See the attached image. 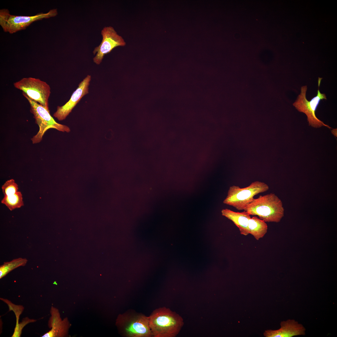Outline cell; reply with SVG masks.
<instances>
[{"instance_id":"obj_4","label":"cell","mask_w":337,"mask_h":337,"mask_svg":"<svg viewBox=\"0 0 337 337\" xmlns=\"http://www.w3.org/2000/svg\"><path fill=\"white\" fill-rule=\"evenodd\" d=\"M269 189L266 184L258 181L252 182L248 186L244 188L233 185L229 188L223 203L238 210H244L252 202L255 195L266 192Z\"/></svg>"},{"instance_id":"obj_13","label":"cell","mask_w":337,"mask_h":337,"mask_svg":"<svg viewBox=\"0 0 337 337\" xmlns=\"http://www.w3.org/2000/svg\"><path fill=\"white\" fill-rule=\"evenodd\" d=\"M248 227L249 234L258 240L263 237L267 232L268 226L266 222L256 217H253L249 220Z\"/></svg>"},{"instance_id":"obj_6","label":"cell","mask_w":337,"mask_h":337,"mask_svg":"<svg viewBox=\"0 0 337 337\" xmlns=\"http://www.w3.org/2000/svg\"><path fill=\"white\" fill-rule=\"evenodd\" d=\"M57 14V9H53L46 13L32 16H16L10 14L8 9H2L0 10V25L4 32L12 34L25 29L33 22L55 17Z\"/></svg>"},{"instance_id":"obj_16","label":"cell","mask_w":337,"mask_h":337,"mask_svg":"<svg viewBox=\"0 0 337 337\" xmlns=\"http://www.w3.org/2000/svg\"><path fill=\"white\" fill-rule=\"evenodd\" d=\"M27 261V260L26 258H19L10 261L4 262L0 266V279L5 276L15 268L25 266Z\"/></svg>"},{"instance_id":"obj_3","label":"cell","mask_w":337,"mask_h":337,"mask_svg":"<svg viewBox=\"0 0 337 337\" xmlns=\"http://www.w3.org/2000/svg\"><path fill=\"white\" fill-rule=\"evenodd\" d=\"M115 325L120 334L125 337H153L149 316L130 310L118 316Z\"/></svg>"},{"instance_id":"obj_15","label":"cell","mask_w":337,"mask_h":337,"mask_svg":"<svg viewBox=\"0 0 337 337\" xmlns=\"http://www.w3.org/2000/svg\"><path fill=\"white\" fill-rule=\"evenodd\" d=\"M1 203L11 211L24 205L22 194L20 191L11 195L4 196Z\"/></svg>"},{"instance_id":"obj_14","label":"cell","mask_w":337,"mask_h":337,"mask_svg":"<svg viewBox=\"0 0 337 337\" xmlns=\"http://www.w3.org/2000/svg\"><path fill=\"white\" fill-rule=\"evenodd\" d=\"M71 324L67 318H64L59 324L51 328V330L42 337H64L67 336Z\"/></svg>"},{"instance_id":"obj_7","label":"cell","mask_w":337,"mask_h":337,"mask_svg":"<svg viewBox=\"0 0 337 337\" xmlns=\"http://www.w3.org/2000/svg\"><path fill=\"white\" fill-rule=\"evenodd\" d=\"M318 78V89L317 95L310 101L308 100L306 95L307 86L306 85L302 86L301 87L300 93L293 104V105L299 112L304 113L306 115L310 125L316 128L325 126L331 129V127L317 118L315 115V111L320 101L323 99H327L325 94L321 93L320 91L319 87L322 78L319 77Z\"/></svg>"},{"instance_id":"obj_10","label":"cell","mask_w":337,"mask_h":337,"mask_svg":"<svg viewBox=\"0 0 337 337\" xmlns=\"http://www.w3.org/2000/svg\"><path fill=\"white\" fill-rule=\"evenodd\" d=\"M91 76L88 75L79 84L77 89L73 92L70 100L64 105L58 106L53 116L58 120H65L81 98L89 93V86Z\"/></svg>"},{"instance_id":"obj_9","label":"cell","mask_w":337,"mask_h":337,"mask_svg":"<svg viewBox=\"0 0 337 337\" xmlns=\"http://www.w3.org/2000/svg\"><path fill=\"white\" fill-rule=\"evenodd\" d=\"M102 39L100 45L96 47L93 53L95 56L93 61L97 65L101 62L104 56L110 52L114 48L119 46H124L126 45L124 39L119 36L113 27H105L101 31Z\"/></svg>"},{"instance_id":"obj_11","label":"cell","mask_w":337,"mask_h":337,"mask_svg":"<svg viewBox=\"0 0 337 337\" xmlns=\"http://www.w3.org/2000/svg\"><path fill=\"white\" fill-rule=\"evenodd\" d=\"M281 328L275 330L265 331L264 336L266 337H291L298 335H304L305 329L301 324L293 320L282 321Z\"/></svg>"},{"instance_id":"obj_5","label":"cell","mask_w":337,"mask_h":337,"mask_svg":"<svg viewBox=\"0 0 337 337\" xmlns=\"http://www.w3.org/2000/svg\"><path fill=\"white\" fill-rule=\"evenodd\" d=\"M22 95L29 103L30 112L33 115L35 123L39 127L38 132L31 139L32 144H35L41 142L45 133L50 129H56L62 132L68 133L70 131V129L68 126L56 121L51 115L50 111L30 98L24 93L22 92Z\"/></svg>"},{"instance_id":"obj_18","label":"cell","mask_w":337,"mask_h":337,"mask_svg":"<svg viewBox=\"0 0 337 337\" xmlns=\"http://www.w3.org/2000/svg\"><path fill=\"white\" fill-rule=\"evenodd\" d=\"M50 314L51 316L48 321V325L51 329L60 323L62 320L61 318L59 311L57 308L51 306Z\"/></svg>"},{"instance_id":"obj_12","label":"cell","mask_w":337,"mask_h":337,"mask_svg":"<svg viewBox=\"0 0 337 337\" xmlns=\"http://www.w3.org/2000/svg\"><path fill=\"white\" fill-rule=\"evenodd\" d=\"M221 212L222 216L233 222L238 228L241 234L247 236L249 234L248 225L250 215L244 211L235 212L228 209H222Z\"/></svg>"},{"instance_id":"obj_17","label":"cell","mask_w":337,"mask_h":337,"mask_svg":"<svg viewBox=\"0 0 337 337\" xmlns=\"http://www.w3.org/2000/svg\"><path fill=\"white\" fill-rule=\"evenodd\" d=\"M2 189L4 196H9L18 191V185L14 179H11L4 183L2 186Z\"/></svg>"},{"instance_id":"obj_8","label":"cell","mask_w":337,"mask_h":337,"mask_svg":"<svg viewBox=\"0 0 337 337\" xmlns=\"http://www.w3.org/2000/svg\"><path fill=\"white\" fill-rule=\"evenodd\" d=\"M14 87L22 91L29 97L49 110L50 85L39 79L24 77L13 83Z\"/></svg>"},{"instance_id":"obj_20","label":"cell","mask_w":337,"mask_h":337,"mask_svg":"<svg viewBox=\"0 0 337 337\" xmlns=\"http://www.w3.org/2000/svg\"><path fill=\"white\" fill-rule=\"evenodd\" d=\"M36 321V320L33 319H31L28 317L23 318L21 322L16 325L14 332L12 337H20L22 333V330L26 325L29 323L34 322Z\"/></svg>"},{"instance_id":"obj_19","label":"cell","mask_w":337,"mask_h":337,"mask_svg":"<svg viewBox=\"0 0 337 337\" xmlns=\"http://www.w3.org/2000/svg\"><path fill=\"white\" fill-rule=\"evenodd\" d=\"M0 299L7 304L9 311L12 310L14 311L16 317V325L18 324L19 323L18 321L20 315L24 310V307L22 305H15L7 299L1 298Z\"/></svg>"},{"instance_id":"obj_1","label":"cell","mask_w":337,"mask_h":337,"mask_svg":"<svg viewBox=\"0 0 337 337\" xmlns=\"http://www.w3.org/2000/svg\"><path fill=\"white\" fill-rule=\"evenodd\" d=\"M149 318L153 337H175L184 324L180 316L165 307L155 309Z\"/></svg>"},{"instance_id":"obj_2","label":"cell","mask_w":337,"mask_h":337,"mask_svg":"<svg viewBox=\"0 0 337 337\" xmlns=\"http://www.w3.org/2000/svg\"><path fill=\"white\" fill-rule=\"evenodd\" d=\"M284 211L281 200L271 193L254 198L244 212L250 215H257L266 222H278L284 216Z\"/></svg>"}]
</instances>
